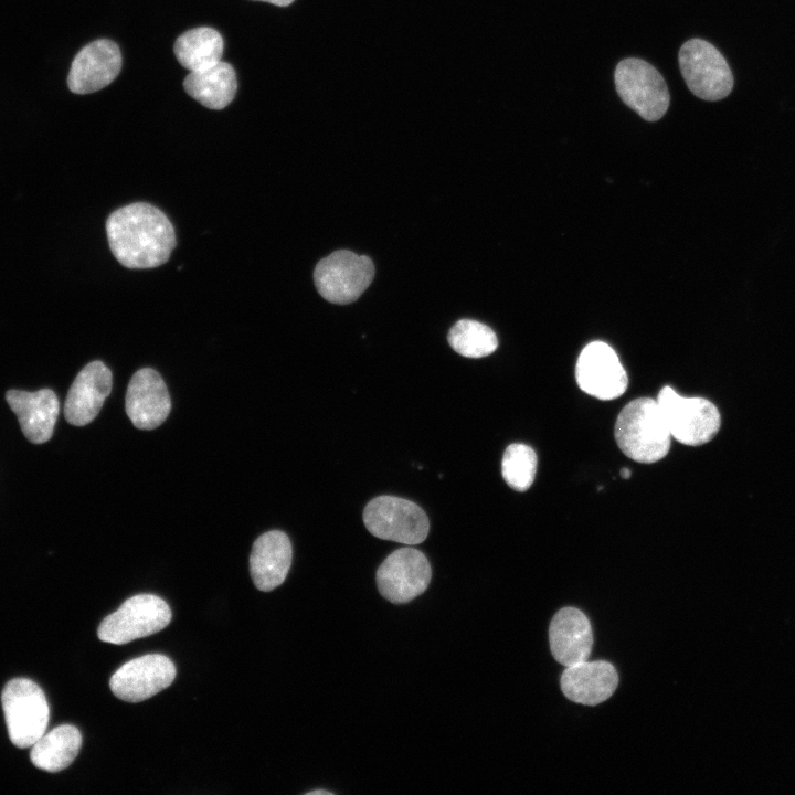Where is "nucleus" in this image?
I'll return each instance as SVG.
<instances>
[{"instance_id":"nucleus-1","label":"nucleus","mask_w":795,"mask_h":795,"mask_svg":"<svg viewBox=\"0 0 795 795\" xmlns=\"http://www.w3.org/2000/svg\"><path fill=\"white\" fill-rule=\"evenodd\" d=\"M112 253L127 268L165 264L176 246L173 225L158 208L136 202L114 211L106 221Z\"/></svg>"},{"instance_id":"nucleus-2","label":"nucleus","mask_w":795,"mask_h":795,"mask_svg":"<svg viewBox=\"0 0 795 795\" xmlns=\"http://www.w3.org/2000/svg\"><path fill=\"white\" fill-rule=\"evenodd\" d=\"M614 435L621 451L630 459L651 464L669 452L671 435L656 400L639 398L619 412Z\"/></svg>"},{"instance_id":"nucleus-3","label":"nucleus","mask_w":795,"mask_h":795,"mask_svg":"<svg viewBox=\"0 0 795 795\" xmlns=\"http://www.w3.org/2000/svg\"><path fill=\"white\" fill-rule=\"evenodd\" d=\"M1 701L11 742L21 749L32 746L49 723V704L42 689L30 679H12L4 686Z\"/></svg>"},{"instance_id":"nucleus-4","label":"nucleus","mask_w":795,"mask_h":795,"mask_svg":"<svg viewBox=\"0 0 795 795\" xmlns=\"http://www.w3.org/2000/svg\"><path fill=\"white\" fill-rule=\"evenodd\" d=\"M656 401L671 437L681 444L700 446L719 432L720 413L703 398H686L670 386H664Z\"/></svg>"},{"instance_id":"nucleus-5","label":"nucleus","mask_w":795,"mask_h":795,"mask_svg":"<svg viewBox=\"0 0 795 795\" xmlns=\"http://www.w3.org/2000/svg\"><path fill=\"white\" fill-rule=\"evenodd\" d=\"M614 81L622 100L647 121L660 119L670 95L660 73L648 62L628 57L618 62Z\"/></svg>"},{"instance_id":"nucleus-6","label":"nucleus","mask_w":795,"mask_h":795,"mask_svg":"<svg viewBox=\"0 0 795 795\" xmlns=\"http://www.w3.org/2000/svg\"><path fill=\"white\" fill-rule=\"evenodd\" d=\"M373 277L371 258L348 250L329 254L318 262L314 271V282L320 296L338 305L357 300Z\"/></svg>"},{"instance_id":"nucleus-7","label":"nucleus","mask_w":795,"mask_h":795,"mask_svg":"<svg viewBox=\"0 0 795 795\" xmlns=\"http://www.w3.org/2000/svg\"><path fill=\"white\" fill-rule=\"evenodd\" d=\"M363 522L374 537L407 545L422 543L430 530L428 518L418 505L393 496L372 499L363 510Z\"/></svg>"},{"instance_id":"nucleus-8","label":"nucleus","mask_w":795,"mask_h":795,"mask_svg":"<svg viewBox=\"0 0 795 795\" xmlns=\"http://www.w3.org/2000/svg\"><path fill=\"white\" fill-rule=\"evenodd\" d=\"M171 616V610L162 598L152 594H138L106 616L99 624L97 635L106 643L127 644L163 629Z\"/></svg>"},{"instance_id":"nucleus-9","label":"nucleus","mask_w":795,"mask_h":795,"mask_svg":"<svg viewBox=\"0 0 795 795\" xmlns=\"http://www.w3.org/2000/svg\"><path fill=\"white\" fill-rule=\"evenodd\" d=\"M682 77L693 95L704 100H720L733 87V75L723 55L702 39H690L679 50Z\"/></svg>"},{"instance_id":"nucleus-10","label":"nucleus","mask_w":795,"mask_h":795,"mask_svg":"<svg viewBox=\"0 0 795 795\" xmlns=\"http://www.w3.org/2000/svg\"><path fill=\"white\" fill-rule=\"evenodd\" d=\"M432 577L425 554L411 547L395 550L380 564L377 585L380 594L394 604H403L421 595Z\"/></svg>"},{"instance_id":"nucleus-11","label":"nucleus","mask_w":795,"mask_h":795,"mask_svg":"<svg viewBox=\"0 0 795 795\" xmlns=\"http://www.w3.org/2000/svg\"><path fill=\"white\" fill-rule=\"evenodd\" d=\"M575 378L583 392L604 401L621 396L628 385L616 352L602 341H593L581 351Z\"/></svg>"},{"instance_id":"nucleus-12","label":"nucleus","mask_w":795,"mask_h":795,"mask_svg":"<svg viewBox=\"0 0 795 795\" xmlns=\"http://www.w3.org/2000/svg\"><path fill=\"white\" fill-rule=\"evenodd\" d=\"M174 677V665L167 656L149 654L124 664L112 676L109 687L120 700L140 702L170 686Z\"/></svg>"},{"instance_id":"nucleus-13","label":"nucleus","mask_w":795,"mask_h":795,"mask_svg":"<svg viewBox=\"0 0 795 795\" xmlns=\"http://www.w3.org/2000/svg\"><path fill=\"white\" fill-rule=\"evenodd\" d=\"M121 70L118 45L99 39L85 45L74 57L67 85L75 94H91L109 85Z\"/></svg>"},{"instance_id":"nucleus-14","label":"nucleus","mask_w":795,"mask_h":795,"mask_svg":"<svg viewBox=\"0 0 795 795\" xmlns=\"http://www.w3.org/2000/svg\"><path fill=\"white\" fill-rule=\"evenodd\" d=\"M125 409L137 428L153 430L163 423L170 413L171 400L156 370L142 368L134 373L127 386Z\"/></svg>"},{"instance_id":"nucleus-15","label":"nucleus","mask_w":795,"mask_h":795,"mask_svg":"<svg viewBox=\"0 0 795 795\" xmlns=\"http://www.w3.org/2000/svg\"><path fill=\"white\" fill-rule=\"evenodd\" d=\"M113 385L110 370L100 361L86 364L73 381L65 403L64 416L75 426L91 423L100 411Z\"/></svg>"},{"instance_id":"nucleus-16","label":"nucleus","mask_w":795,"mask_h":795,"mask_svg":"<svg viewBox=\"0 0 795 795\" xmlns=\"http://www.w3.org/2000/svg\"><path fill=\"white\" fill-rule=\"evenodd\" d=\"M550 649L554 659L570 667L590 657L593 634L589 618L575 607L561 608L549 628Z\"/></svg>"},{"instance_id":"nucleus-17","label":"nucleus","mask_w":795,"mask_h":795,"mask_svg":"<svg viewBox=\"0 0 795 795\" xmlns=\"http://www.w3.org/2000/svg\"><path fill=\"white\" fill-rule=\"evenodd\" d=\"M6 400L15 413L24 436L31 443L42 444L52 437L60 412L59 399L52 390H9Z\"/></svg>"},{"instance_id":"nucleus-18","label":"nucleus","mask_w":795,"mask_h":795,"mask_svg":"<svg viewBox=\"0 0 795 795\" xmlns=\"http://www.w3.org/2000/svg\"><path fill=\"white\" fill-rule=\"evenodd\" d=\"M564 696L576 703L595 706L607 700L618 685L615 667L603 660L583 661L563 671L560 680Z\"/></svg>"},{"instance_id":"nucleus-19","label":"nucleus","mask_w":795,"mask_h":795,"mask_svg":"<svg viewBox=\"0 0 795 795\" xmlns=\"http://www.w3.org/2000/svg\"><path fill=\"white\" fill-rule=\"evenodd\" d=\"M292 556V543L285 532L272 530L259 536L250 555L254 585L263 592L279 586L288 574Z\"/></svg>"},{"instance_id":"nucleus-20","label":"nucleus","mask_w":795,"mask_h":795,"mask_svg":"<svg viewBox=\"0 0 795 795\" xmlns=\"http://www.w3.org/2000/svg\"><path fill=\"white\" fill-rule=\"evenodd\" d=\"M186 92L210 109H222L234 98L237 78L233 66L220 61L215 65L190 72L183 82Z\"/></svg>"},{"instance_id":"nucleus-21","label":"nucleus","mask_w":795,"mask_h":795,"mask_svg":"<svg viewBox=\"0 0 795 795\" xmlns=\"http://www.w3.org/2000/svg\"><path fill=\"white\" fill-rule=\"evenodd\" d=\"M81 746L82 735L78 729L63 724L43 734L32 745L30 757L38 768L59 772L74 761Z\"/></svg>"},{"instance_id":"nucleus-22","label":"nucleus","mask_w":795,"mask_h":795,"mask_svg":"<svg viewBox=\"0 0 795 795\" xmlns=\"http://www.w3.org/2000/svg\"><path fill=\"white\" fill-rule=\"evenodd\" d=\"M173 51L183 67L191 72L202 71L221 61L223 39L215 29L199 26L181 34Z\"/></svg>"},{"instance_id":"nucleus-23","label":"nucleus","mask_w":795,"mask_h":795,"mask_svg":"<svg viewBox=\"0 0 795 795\" xmlns=\"http://www.w3.org/2000/svg\"><path fill=\"white\" fill-rule=\"evenodd\" d=\"M451 347L460 356L483 358L491 354L498 347L496 333L490 327L471 319H460L447 336Z\"/></svg>"},{"instance_id":"nucleus-24","label":"nucleus","mask_w":795,"mask_h":795,"mask_svg":"<svg viewBox=\"0 0 795 795\" xmlns=\"http://www.w3.org/2000/svg\"><path fill=\"white\" fill-rule=\"evenodd\" d=\"M537 465V455L530 446L513 443L504 453L501 474L510 488L523 492L533 484Z\"/></svg>"},{"instance_id":"nucleus-25","label":"nucleus","mask_w":795,"mask_h":795,"mask_svg":"<svg viewBox=\"0 0 795 795\" xmlns=\"http://www.w3.org/2000/svg\"><path fill=\"white\" fill-rule=\"evenodd\" d=\"M257 1H264L269 2L278 7H286L294 2V0H257Z\"/></svg>"},{"instance_id":"nucleus-26","label":"nucleus","mask_w":795,"mask_h":795,"mask_svg":"<svg viewBox=\"0 0 795 795\" xmlns=\"http://www.w3.org/2000/svg\"><path fill=\"white\" fill-rule=\"evenodd\" d=\"M314 794H317V795H319V794L331 795L332 793L329 792V791H326V789H315V791H311V792H308V793H307V795H314Z\"/></svg>"},{"instance_id":"nucleus-27","label":"nucleus","mask_w":795,"mask_h":795,"mask_svg":"<svg viewBox=\"0 0 795 795\" xmlns=\"http://www.w3.org/2000/svg\"><path fill=\"white\" fill-rule=\"evenodd\" d=\"M632 473L628 468H623L621 470V477L624 479H628L630 477Z\"/></svg>"}]
</instances>
